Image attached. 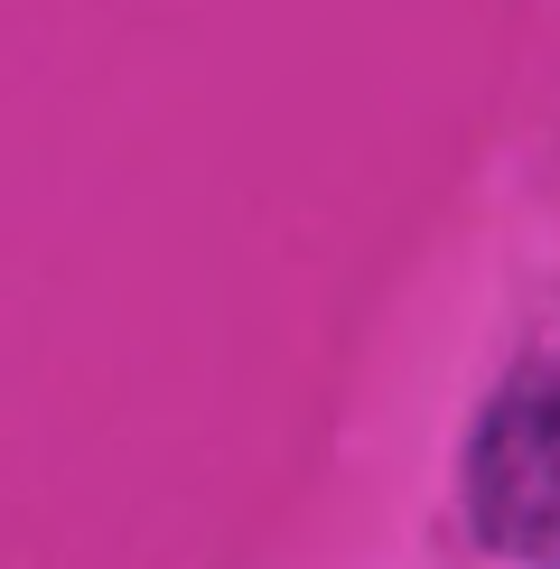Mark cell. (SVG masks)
I'll list each match as a JSON object with an SVG mask.
<instances>
[{"label":"cell","instance_id":"6da1fadb","mask_svg":"<svg viewBox=\"0 0 560 569\" xmlns=\"http://www.w3.org/2000/svg\"><path fill=\"white\" fill-rule=\"evenodd\" d=\"M477 523L513 551L560 541V365L523 373L477 439Z\"/></svg>","mask_w":560,"mask_h":569}]
</instances>
